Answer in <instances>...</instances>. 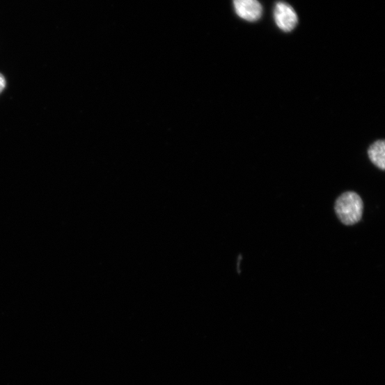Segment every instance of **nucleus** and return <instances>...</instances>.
<instances>
[{
	"label": "nucleus",
	"instance_id": "f257e3e1",
	"mask_svg": "<svg viewBox=\"0 0 385 385\" xmlns=\"http://www.w3.org/2000/svg\"><path fill=\"white\" fill-rule=\"evenodd\" d=\"M363 201L355 192L343 194L336 201V213L340 221L346 226H352L361 221L363 214Z\"/></svg>",
	"mask_w": 385,
	"mask_h": 385
},
{
	"label": "nucleus",
	"instance_id": "f03ea898",
	"mask_svg": "<svg viewBox=\"0 0 385 385\" xmlns=\"http://www.w3.org/2000/svg\"><path fill=\"white\" fill-rule=\"evenodd\" d=\"M274 19L281 31L288 33L293 31L299 22L297 14L285 3H278L274 9Z\"/></svg>",
	"mask_w": 385,
	"mask_h": 385
},
{
	"label": "nucleus",
	"instance_id": "7ed1b4c3",
	"mask_svg": "<svg viewBox=\"0 0 385 385\" xmlns=\"http://www.w3.org/2000/svg\"><path fill=\"white\" fill-rule=\"evenodd\" d=\"M233 6L237 15L249 22L258 20L262 14L258 0H233Z\"/></svg>",
	"mask_w": 385,
	"mask_h": 385
},
{
	"label": "nucleus",
	"instance_id": "20e7f679",
	"mask_svg": "<svg viewBox=\"0 0 385 385\" xmlns=\"http://www.w3.org/2000/svg\"><path fill=\"white\" fill-rule=\"evenodd\" d=\"M368 157L373 164L381 170L385 168V143L378 140L372 143L368 150Z\"/></svg>",
	"mask_w": 385,
	"mask_h": 385
},
{
	"label": "nucleus",
	"instance_id": "39448f33",
	"mask_svg": "<svg viewBox=\"0 0 385 385\" xmlns=\"http://www.w3.org/2000/svg\"><path fill=\"white\" fill-rule=\"evenodd\" d=\"M6 86V81L3 75L0 74V93H1Z\"/></svg>",
	"mask_w": 385,
	"mask_h": 385
}]
</instances>
